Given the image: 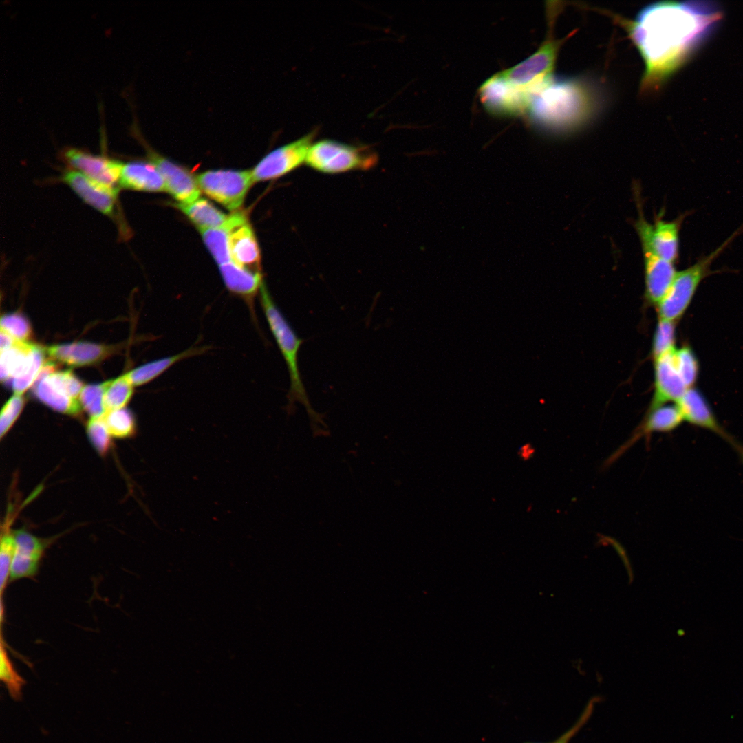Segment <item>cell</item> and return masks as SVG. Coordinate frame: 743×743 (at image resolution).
<instances>
[{
    "mask_svg": "<svg viewBox=\"0 0 743 743\" xmlns=\"http://www.w3.org/2000/svg\"><path fill=\"white\" fill-rule=\"evenodd\" d=\"M1 330L21 341H26L31 334L28 321L18 313L3 315L1 319Z\"/></svg>",
    "mask_w": 743,
    "mask_h": 743,
    "instance_id": "cell-36",
    "label": "cell"
},
{
    "mask_svg": "<svg viewBox=\"0 0 743 743\" xmlns=\"http://www.w3.org/2000/svg\"><path fill=\"white\" fill-rule=\"evenodd\" d=\"M208 347H190L180 353L142 365L126 374L133 385H141L154 379L175 363L186 358L204 353Z\"/></svg>",
    "mask_w": 743,
    "mask_h": 743,
    "instance_id": "cell-22",
    "label": "cell"
},
{
    "mask_svg": "<svg viewBox=\"0 0 743 743\" xmlns=\"http://www.w3.org/2000/svg\"><path fill=\"white\" fill-rule=\"evenodd\" d=\"M200 190L228 210L238 209L252 183L250 170L207 171L195 177Z\"/></svg>",
    "mask_w": 743,
    "mask_h": 743,
    "instance_id": "cell-8",
    "label": "cell"
},
{
    "mask_svg": "<svg viewBox=\"0 0 743 743\" xmlns=\"http://www.w3.org/2000/svg\"><path fill=\"white\" fill-rule=\"evenodd\" d=\"M591 713V710L586 709L577 723L568 731H567L564 735H563L559 740H557L555 743H568L570 738L579 731V729L589 718Z\"/></svg>",
    "mask_w": 743,
    "mask_h": 743,
    "instance_id": "cell-39",
    "label": "cell"
},
{
    "mask_svg": "<svg viewBox=\"0 0 743 743\" xmlns=\"http://www.w3.org/2000/svg\"><path fill=\"white\" fill-rule=\"evenodd\" d=\"M15 551L12 559L10 579L32 577L39 570L40 559L44 551V544L34 535L17 530L13 533Z\"/></svg>",
    "mask_w": 743,
    "mask_h": 743,
    "instance_id": "cell-16",
    "label": "cell"
},
{
    "mask_svg": "<svg viewBox=\"0 0 743 743\" xmlns=\"http://www.w3.org/2000/svg\"><path fill=\"white\" fill-rule=\"evenodd\" d=\"M219 271L226 288L252 308L253 299L263 283L260 272L240 268L232 261L220 265Z\"/></svg>",
    "mask_w": 743,
    "mask_h": 743,
    "instance_id": "cell-19",
    "label": "cell"
},
{
    "mask_svg": "<svg viewBox=\"0 0 743 743\" xmlns=\"http://www.w3.org/2000/svg\"><path fill=\"white\" fill-rule=\"evenodd\" d=\"M60 155L69 169L79 171L96 182L118 188V183L122 164L120 161L111 159L104 154L94 155L74 147L62 149Z\"/></svg>",
    "mask_w": 743,
    "mask_h": 743,
    "instance_id": "cell-12",
    "label": "cell"
},
{
    "mask_svg": "<svg viewBox=\"0 0 743 743\" xmlns=\"http://www.w3.org/2000/svg\"><path fill=\"white\" fill-rule=\"evenodd\" d=\"M720 17L709 2L662 1L645 7L625 23L645 63L642 89H654L676 70Z\"/></svg>",
    "mask_w": 743,
    "mask_h": 743,
    "instance_id": "cell-1",
    "label": "cell"
},
{
    "mask_svg": "<svg viewBox=\"0 0 743 743\" xmlns=\"http://www.w3.org/2000/svg\"><path fill=\"white\" fill-rule=\"evenodd\" d=\"M563 39H554L552 34L538 50L519 64L496 74L505 83L533 94L552 76L558 52Z\"/></svg>",
    "mask_w": 743,
    "mask_h": 743,
    "instance_id": "cell-6",
    "label": "cell"
},
{
    "mask_svg": "<svg viewBox=\"0 0 743 743\" xmlns=\"http://www.w3.org/2000/svg\"><path fill=\"white\" fill-rule=\"evenodd\" d=\"M45 354L53 361L72 367L96 363L114 352V348L87 342H75L50 346Z\"/></svg>",
    "mask_w": 743,
    "mask_h": 743,
    "instance_id": "cell-17",
    "label": "cell"
},
{
    "mask_svg": "<svg viewBox=\"0 0 743 743\" xmlns=\"http://www.w3.org/2000/svg\"><path fill=\"white\" fill-rule=\"evenodd\" d=\"M376 162V155L368 148L327 139L312 144L305 160L310 168L328 174L367 170Z\"/></svg>",
    "mask_w": 743,
    "mask_h": 743,
    "instance_id": "cell-5",
    "label": "cell"
},
{
    "mask_svg": "<svg viewBox=\"0 0 743 743\" xmlns=\"http://www.w3.org/2000/svg\"><path fill=\"white\" fill-rule=\"evenodd\" d=\"M175 206L198 228H221L226 224L228 218V215L204 198H198L188 204L177 203Z\"/></svg>",
    "mask_w": 743,
    "mask_h": 743,
    "instance_id": "cell-23",
    "label": "cell"
},
{
    "mask_svg": "<svg viewBox=\"0 0 743 743\" xmlns=\"http://www.w3.org/2000/svg\"><path fill=\"white\" fill-rule=\"evenodd\" d=\"M0 349L1 352L6 350L12 347L16 342L18 341L13 338L11 335L1 330L0 334Z\"/></svg>",
    "mask_w": 743,
    "mask_h": 743,
    "instance_id": "cell-40",
    "label": "cell"
},
{
    "mask_svg": "<svg viewBox=\"0 0 743 743\" xmlns=\"http://www.w3.org/2000/svg\"><path fill=\"white\" fill-rule=\"evenodd\" d=\"M45 352L36 345L34 359L30 367L21 376L12 379L9 383L15 394L21 395L35 382L44 365Z\"/></svg>",
    "mask_w": 743,
    "mask_h": 743,
    "instance_id": "cell-30",
    "label": "cell"
},
{
    "mask_svg": "<svg viewBox=\"0 0 743 743\" xmlns=\"http://www.w3.org/2000/svg\"><path fill=\"white\" fill-rule=\"evenodd\" d=\"M682 421V416L676 404L663 405L651 409L637 433L630 440L635 437L638 438L641 435L654 432L671 431L676 429Z\"/></svg>",
    "mask_w": 743,
    "mask_h": 743,
    "instance_id": "cell-24",
    "label": "cell"
},
{
    "mask_svg": "<svg viewBox=\"0 0 743 743\" xmlns=\"http://www.w3.org/2000/svg\"><path fill=\"white\" fill-rule=\"evenodd\" d=\"M103 419L109 434L116 438H127L136 432L135 418L128 409L121 408L109 411Z\"/></svg>",
    "mask_w": 743,
    "mask_h": 743,
    "instance_id": "cell-28",
    "label": "cell"
},
{
    "mask_svg": "<svg viewBox=\"0 0 743 743\" xmlns=\"http://www.w3.org/2000/svg\"><path fill=\"white\" fill-rule=\"evenodd\" d=\"M34 394L39 400L58 412L76 415L80 411L79 399L72 398L55 389L43 372H40L35 381Z\"/></svg>",
    "mask_w": 743,
    "mask_h": 743,
    "instance_id": "cell-25",
    "label": "cell"
},
{
    "mask_svg": "<svg viewBox=\"0 0 743 743\" xmlns=\"http://www.w3.org/2000/svg\"><path fill=\"white\" fill-rule=\"evenodd\" d=\"M15 551L13 534L5 533L1 539L0 547V589L1 593L10 578V567Z\"/></svg>",
    "mask_w": 743,
    "mask_h": 743,
    "instance_id": "cell-37",
    "label": "cell"
},
{
    "mask_svg": "<svg viewBox=\"0 0 743 743\" xmlns=\"http://www.w3.org/2000/svg\"><path fill=\"white\" fill-rule=\"evenodd\" d=\"M133 386L126 374L106 381L103 396L105 412L123 408L132 396Z\"/></svg>",
    "mask_w": 743,
    "mask_h": 743,
    "instance_id": "cell-27",
    "label": "cell"
},
{
    "mask_svg": "<svg viewBox=\"0 0 743 743\" xmlns=\"http://www.w3.org/2000/svg\"><path fill=\"white\" fill-rule=\"evenodd\" d=\"M213 258L219 266L231 262L228 246V231L224 225L217 228H198Z\"/></svg>",
    "mask_w": 743,
    "mask_h": 743,
    "instance_id": "cell-26",
    "label": "cell"
},
{
    "mask_svg": "<svg viewBox=\"0 0 743 743\" xmlns=\"http://www.w3.org/2000/svg\"><path fill=\"white\" fill-rule=\"evenodd\" d=\"M674 360L678 372L688 388L695 383L698 365L693 352L688 347H683L674 351Z\"/></svg>",
    "mask_w": 743,
    "mask_h": 743,
    "instance_id": "cell-33",
    "label": "cell"
},
{
    "mask_svg": "<svg viewBox=\"0 0 743 743\" xmlns=\"http://www.w3.org/2000/svg\"><path fill=\"white\" fill-rule=\"evenodd\" d=\"M683 217L665 221L661 217L652 224L649 239L654 252L664 260L674 263L679 253V232Z\"/></svg>",
    "mask_w": 743,
    "mask_h": 743,
    "instance_id": "cell-20",
    "label": "cell"
},
{
    "mask_svg": "<svg viewBox=\"0 0 743 743\" xmlns=\"http://www.w3.org/2000/svg\"><path fill=\"white\" fill-rule=\"evenodd\" d=\"M645 266L646 296L658 304L671 286L677 271L673 263L660 258L653 250L648 233L638 235Z\"/></svg>",
    "mask_w": 743,
    "mask_h": 743,
    "instance_id": "cell-14",
    "label": "cell"
},
{
    "mask_svg": "<svg viewBox=\"0 0 743 743\" xmlns=\"http://www.w3.org/2000/svg\"><path fill=\"white\" fill-rule=\"evenodd\" d=\"M674 351L675 348L655 359V392L649 409L668 402H677L689 389L676 368Z\"/></svg>",
    "mask_w": 743,
    "mask_h": 743,
    "instance_id": "cell-15",
    "label": "cell"
},
{
    "mask_svg": "<svg viewBox=\"0 0 743 743\" xmlns=\"http://www.w3.org/2000/svg\"><path fill=\"white\" fill-rule=\"evenodd\" d=\"M674 321L660 319L653 342V354L655 359L674 348Z\"/></svg>",
    "mask_w": 743,
    "mask_h": 743,
    "instance_id": "cell-34",
    "label": "cell"
},
{
    "mask_svg": "<svg viewBox=\"0 0 743 743\" xmlns=\"http://www.w3.org/2000/svg\"><path fill=\"white\" fill-rule=\"evenodd\" d=\"M225 226L228 231L231 261L240 268L259 272V247L246 214L242 211L234 212L228 215Z\"/></svg>",
    "mask_w": 743,
    "mask_h": 743,
    "instance_id": "cell-11",
    "label": "cell"
},
{
    "mask_svg": "<svg viewBox=\"0 0 743 743\" xmlns=\"http://www.w3.org/2000/svg\"><path fill=\"white\" fill-rule=\"evenodd\" d=\"M676 405L683 420L717 434L737 453L743 462V445L720 425L709 404L698 391L692 387L687 389Z\"/></svg>",
    "mask_w": 743,
    "mask_h": 743,
    "instance_id": "cell-13",
    "label": "cell"
},
{
    "mask_svg": "<svg viewBox=\"0 0 743 743\" xmlns=\"http://www.w3.org/2000/svg\"><path fill=\"white\" fill-rule=\"evenodd\" d=\"M131 134L146 150L148 161L158 170L165 183L166 191L178 203L188 204L200 198V189L195 177L184 167L155 151L144 140L136 122L130 127Z\"/></svg>",
    "mask_w": 743,
    "mask_h": 743,
    "instance_id": "cell-9",
    "label": "cell"
},
{
    "mask_svg": "<svg viewBox=\"0 0 743 743\" xmlns=\"http://www.w3.org/2000/svg\"><path fill=\"white\" fill-rule=\"evenodd\" d=\"M106 382L98 385L85 386L79 396L81 407L91 416L100 417L105 413L103 396Z\"/></svg>",
    "mask_w": 743,
    "mask_h": 743,
    "instance_id": "cell-31",
    "label": "cell"
},
{
    "mask_svg": "<svg viewBox=\"0 0 743 743\" xmlns=\"http://www.w3.org/2000/svg\"><path fill=\"white\" fill-rule=\"evenodd\" d=\"M314 134L312 131L268 153L252 170L253 181L277 179L305 162Z\"/></svg>",
    "mask_w": 743,
    "mask_h": 743,
    "instance_id": "cell-10",
    "label": "cell"
},
{
    "mask_svg": "<svg viewBox=\"0 0 743 743\" xmlns=\"http://www.w3.org/2000/svg\"><path fill=\"white\" fill-rule=\"evenodd\" d=\"M55 389L72 398L78 399L83 389V383L70 370L54 372L45 375Z\"/></svg>",
    "mask_w": 743,
    "mask_h": 743,
    "instance_id": "cell-32",
    "label": "cell"
},
{
    "mask_svg": "<svg viewBox=\"0 0 743 743\" xmlns=\"http://www.w3.org/2000/svg\"><path fill=\"white\" fill-rule=\"evenodd\" d=\"M742 233L743 225L713 252L698 259L693 265L676 272L668 291L658 304L660 319L674 321L682 315L699 284L710 274L713 262Z\"/></svg>",
    "mask_w": 743,
    "mask_h": 743,
    "instance_id": "cell-4",
    "label": "cell"
},
{
    "mask_svg": "<svg viewBox=\"0 0 743 743\" xmlns=\"http://www.w3.org/2000/svg\"><path fill=\"white\" fill-rule=\"evenodd\" d=\"M87 431L89 438L97 451L101 455H105L111 446V435L106 427L103 416L91 418L87 423Z\"/></svg>",
    "mask_w": 743,
    "mask_h": 743,
    "instance_id": "cell-35",
    "label": "cell"
},
{
    "mask_svg": "<svg viewBox=\"0 0 743 743\" xmlns=\"http://www.w3.org/2000/svg\"><path fill=\"white\" fill-rule=\"evenodd\" d=\"M118 186L145 192L166 191L161 174L151 162L135 160L122 164Z\"/></svg>",
    "mask_w": 743,
    "mask_h": 743,
    "instance_id": "cell-18",
    "label": "cell"
},
{
    "mask_svg": "<svg viewBox=\"0 0 743 743\" xmlns=\"http://www.w3.org/2000/svg\"><path fill=\"white\" fill-rule=\"evenodd\" d=\"M259 299L270 331L289 372L290 385L288 394V407L292 409L294 403L299 402L305 406L311 418L319 420L316 418L318 414L310 405L299 369V350L303 341L297 336L277 308L264 282L259 290Z\"/></svg>",
    "mask_w": 743,
    "mask_h": 743,
    "instance_id": "cell-3",
    "label": "cell"
},
{
    "mask_svg": "<svg viewBox=\"0 0 743 743\" xmlns=\"http://www.w3.org/2000/svg\"><path fill=\"white\" fill-rule=\"evenodd\" d=\"M595 107L594 91L583 80L552 76L532 95L527 114L544 129L568 132L583 125Z\"/></svg>",
    "mask_w": 743,
    "mask_h": 743,
    "instance_id": "cell-2",
    "label": "cell"
},
{
    "mask_svg": "<svg viewBox=\"0 0 743 743\" xmlns=\"http://www.w3.org/2000/svg\"><path fill=\"white\" fill-rule=\"evenodd\" d=\"M25 404L21 395L15 394L3 406L0 416V433L2 438L12 426Z\"/></svg>",
    "mask_w": 743,
    "mask_h": 743,
    "instance_id": "cell-38",
    "label": "cell"
},
{
    "mask_svg": "<svg viewBox=\"0 0 743 743\" xmlns=\"http://www.w3.org/2000/svg\"><path fill=\"white\" fill-rule=\"evenodd\" d=\"M59 180L69 186L86 204L111 218L116 224L122 238L130 237L131 232L118 204V188L96 182L72 169L64 170Z\"/></svg>",
    "mask_w": 743,
    "mask_h": 743,
    "instance_id": "cell-7",
    "label": "cell"
},
{
    "mask_svg": "<svg viewBox=\"0 0 743 743\" xmlns=\"http://www.w3.org/2000/svg\"><path fill=\"white\" fill-rule=\"evenodd\" d=\"M0 678L4 682L11 698L19 701L22 697V688L25 680L15 670L1 641L0 650Z\"/></svg>",
    "mask_w": 743,
    "mask_h": 743,
    "instance_id": "cell-29",
    "label": "cell"
},
{
    "mask_svg": "<svg viewBox=\"0 0 743 743\" xmlns=\"http://www.w3.org/2000/svg\"><path fill=\"white\" fill-rule=\"evenodd\" d=\"M36 345L17 341L10 349L1 352V380L10 382L23 374L31 365Z\"/></svg>",
    "mask_w": 743,
    "mask_h": 743,
    "instance_id": "cell-21",
    "label": "cell"
}]
</instances>
